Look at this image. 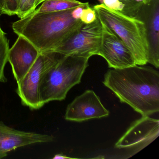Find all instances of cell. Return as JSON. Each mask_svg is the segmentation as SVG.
I'll return each mask as SVG.
<instances>
[{"label": "cell", "instance_id": "cell-1", "mask_svg": "<svg viewBox=\"0 0 159 159\" xmlns=\"http://www.w3.org/2000/svg\"><path fill=\"white\" fill-rule=\"evenodd\" d=\"M103 83L121 102L142 116L159 112V73L152 68L135 65L109 70Z\"/></svg>", "mask_w": 159, "mask_h": 159}, {"label": "cell", "instance_id": "cell-2", "mask_svg": "<svg viewBox=\"0 0 159 159\" xmlns=\"http://www.w3.org/2000/svg\"><path fill=\"white\" fill-rule=\"evenodd\" d=\"M73 9L52 12L31 13L13 23L14 32L27 39L40 52L53 51L83 26L72 18Z\"/></svg>", "mask_w": 159, "mask_h": 159}, {"label": "cell", "instance_id": "cell-3", "mask_svg": "<svg viewBox=\"0 0 159 159\" xmlns=\"http://www.w3.org/2000/svg\"><path fill=\"white\" fill-rule=\"evenodd\" d=\"M43 53L46 56L47 66L42 77L39 95L44 106L65 99L69 91L80 83L90 58L53 51Z\"/></svg>", "mask_w": 159, "mask_h": 159}, {"label": "cell", "instance_id": "cell-4", "mask_svg": "<svg viewBox=\"0 0 159 159\" xmlns=\"http://www.w3.org/2000/svg\"><path fill=\"white\" fill-rule=\"evenodd\" d=\"M93 9L101 23L124 42L134 57L136 64L146 65L148 57V44L144 23L136 17L109 9L104 4L95 5Z\"/></svg>", "mask_w": 159, "mask_h": 159}, {"label": "cell", "instance_id": "cell-5", "mask_svg": "<svg viewBox=\"0 0 159 159\" xmlns=\"http://www.w3.org/2000/svg\"><path fill=\"white\" fill-rule=\"evenodd\" d=\"M102 34V23L97 17L93 23L84 25L79 32L53 51L90 58L98 54Z\"/></svg>", "mask_w": 159, "mask_h": 159}, {"label": "cell", "instance_id": "cell-6", "mask_svg": "<svg viewBox=\"0 0 159 159\" xmlns=\"http://www.w3.org/2000/svg\"><path fill=\"white\" fill-rule=\"evenodd\" d=\"M159 135V120L142 116L131 125L116 142L115 147L131 150L133 155L149 145Z\"/></svg>", "mask_w": 159, "mask_h": 159}, {"label": "cell", "instance_id": "cell-7", "mask_svg": "<svg viewBox=\"0 0 159 159\" xmlns=\"http://www.w3.org/2000/svg\"><path fill=\"white\" fill-rule=\"evenodd\" d=\"M102 25V39L98 55L103 57L111 68L119 69L137 65L133 54L120 38L106 25Z\"/></svg>", "mask_w": 159, "mask_h": 159}, {"label": "cell", "instance_id": "cell-8", "mask_svg": "<svg viewBox=\"0 0 159 159\" xmlns=\"http://www.w3.org/2000/svg\"><path fill=\"white\" fill-rule=\"evenodd\" d=\"M47 66V59L41 53L25 76L17 83L16 92L24 106L31 110H38L43 107L39 95L42 77Z\"/></svg>", "mask_w": 159, "mask_h": 159}, {"label": "cell", "instance_id": "cell-9", "mask_svg": "<svg viewBox=\"0 0 159 159\" xmlns=\"http://www.w3.org/2000/svg\"><path fill=\"white\" fill-rule=\"evenodd\" d=\"M109 115V111L103 106L99 97L93 90H88L77 97L67 106L65 119L80 122L107 117Z\"/></svg>", "mask_w": 159, "mask_h": 159}, {"label": "cell", "instance_id": "cell-10", "mask_svg": "<svg viewBox=\"0 0 159 159\" xmlns=\"http://www.w3.org/2000/svg\"><path fill=\"white\" fill-rule=\"evenodd\" d=\"M144 23L148 44V63L159 67V0L144 4L136 17Z\"/></svg>", "mask_w": 159, "mask_h": 159}, {"label": "cell", "instance_id": "cell-11", "mask_svg": "<svg viewBox=\"0 0 159 159\" xmlns=\"http://www.w3.org/2000/svg\"><path fill=\"white\" fill-rule=\"evenodd\" d=\"M52 135L16 130L0 121V159L11 151L39 143L52 142Z\"/></svg>", "mask_w": 159, "mask_h": 159}, {"label": "cell", "instance_id": "cell-12", "mask_svg": "<svg viewBox=\"0 0 159 159\" xmlns=\"http://www.w3.org/2000/svg\"><path fill=\"white\" fill-rule=\"evenodd\" d=\"M18 36L8 52V61L17 83L25 76L41 53L27 39Z\"/></svg>", "mask_w": 159, "mask_h": 159}, {"label": "cell", "instance_id": "cell-13", "mask_svg": "<svg viewBox=\"0 0 159 159\" xmlns=\"http://www.w3.org/2000/svg\"><path fill=\"white\" fill-rule=\"evenodd\" d=\"M82 6L88 7L89 3L82 2L77 0H45L38 9H36L33 12L45 13L60 11Z\"/></svg>", "mask_w": 159, "mask_h": 159}, {"label": "cell", "instance_id": "cell-14", "mask_svg": "<svg viewBox=\"0 0 159 159\" xmlns=\"http://www.w3.org/2000/svg\"><path fill=\"white\" fill-rule=\"evenodd\" d=\"M9 43L5 33L2 29H0V82L5 83L7 78L4 74V69L8 62Z\"/></svg>", "mask_w": 159, "mask_h": 159}, {"label": "cell", "instance_id": "cell-15", "mask_svg": "<svg viewBox=\"0 0 159 159\" xmlns=\"http://www.w3.org/2000/svg\"><path fill=\"white\" fill-rule=\"evenodd\" d=\"M38 0H18V8L16 15L24 18L33 12L37 8Z\"/></svg>", "mask_w": 159, "mask_h": 159}, {"label": "cell", "instance_id": "cell-16", "mask_svg": "<svg viewBox=\"0 0 159 159\" xmlns=\"http://www.w3.org/2000/svg\"><path fill=\"white\" fill-rule=\"evenodd\" d=\"M124 5L121 13L131 17H136L140 8L143 4L137 2L136 0H120Z\"/></svg>", "mask_w": 159, "mask_h": 159}, {"label": "cell", "instance_id": "cell-17", "mask_svg": "<svg viewBox=\"0 0 159 159\" xmlns=\"http://www.w3.org/2000/svg\"><path fill=\"white\" fill-rule=\"evenodd\" d=\"M97 18V16L95 11L89 6L84 9L80 19L84 25H89L94 22Z\"/></svg>", "mask_w": 159, "mask_h": 159}, {"label": "cell", "instance_id": "cell-18", "mask_svg": "<svg viewBox=\"0 0 159 159\" xmlns=\"http://www.w3.org/2000/svg\"><path fill=\"white\" fill-rule=\"evenodd\" d=\"M5 14L11 16L16 15L18 8V0H4Z\"/></svg>", "mask_w": 159, "mask_h": 159}, {"label": "cell", "instance_id": "cell-19", "mask_svg": "<svg viewBox=\"0 0 159 159\" xmlns=\"http://www.w3.org/2000/svg\"><path fill=\"white\" fill-rule=\"evenodd\" d=\"M103 4L109 9L117 11H122L124 5L120 0H103Z\"/></svg>", "mask_w": 159, "mask_h": 159}, {"label": "cell", "instance_id": "cell-20", "mask_svg": "<svg viewBox=\"0 0 159 159\" xmlns=\"http://www.w3.org/2000/svg\"><path fill=\"white\" fill-rule=\"evenodd\" d=\"M89 7V6H88ZM87 7L85 6H79L74 8L71 12V16L72 18L76 20H80L81 16L82 14L83 11L85 8Z\"/></svg>", "mask_w": 159, "mask_h": 159}, {"label": "cell", "instance_id": "cell-21", "mask_svg": "<svg viewBox=\"0 0 159 159\" xmlns=\"http://www.w3.org/2000/svg\"><path fill=\"white\" fill-rule=\"evenodd\" d=\"M74 158L72 157H68L66 155H64L63 153H59V154H56L54 155L52 159H74Z\"/></svg>", "mask_w": 159, "mask_h": 159}, {"label": "cell", "instance_id": "cell-22", "mask_svg": "<svg viewBox=\"0 0 159 159\" xmlns=\"http://www.w3.org/2000/svg\"><path fill=\"white\" fill-rule=\"evenodd\" d=\"M2 14H5L4 0H0V15Z\"/></svg>", "mask_w": 159, "mask_h": 159}, {"label": "cell", "instance_id": "cell-23", "mask_svg": "<svg viewBox=\"0 0 159 159\" xmlns=\"http://www.w3.org/2000/svg\"><path fill=\"white\" fill-rule=\"evenodd\" d=\"M45 0H38V1H37V6L38 7V5H39L41 3H42L43 1H44Z\"/></svg>", "mask_w": 159, "mask_h": 159}, {"label": "cell", "instance_id": "cell-24", "mask_svg": "<svg viewBox=\"0 0 159 159\" xmlns=\"http://www.w3.org/2000/svg\"><path fill=\"white\" fill-rule=\"evenodd\" d=\"M151 1L152 0H143V2H144V4H146V3H148Z\"/></svg>", "mask_w": 159, "mask_h": 159}, {"label": "cell", "instance_id": "cell-25", "mask_svg": "<svg viewBox=\"0 0 159 159\" xmlns=\"http://www.w3.org/2000/svg\"><path fill=\"white\" fill-rule=\"evenodd\" d=\"M98 2H99L100 4H103V0H98Z\"/></svg>", "mask_w": 159, "mask_h": 159}, {"label": "cell", "instance_id": "cell-26", "mask_svg": "<svg viewBox=\"0 0 159 159\" xmlns=\"http://www.w3.org/2000/svg\"><path fill=\"white\" fill-rule=\"evenodd\" d=\"M0 29H1V26H0Z\"/></svg>", "mask_w": 159, "mask_h": 159}]
</instances>
